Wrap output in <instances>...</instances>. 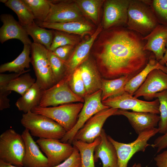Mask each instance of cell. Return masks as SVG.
I'll list each match as a JSON object with an SVG mask.
<instances>
[{
    "label": "cell",
    "instance_id": "cell-3",
    "mask_svg": "<svg viewBox=\"0 0 167 167\" xmlns=\"http://www.w3.org/2000/svg\"><path fill=\"white\" fill-rule=\"evenodd\" d=\"M20 122L32 135L39 138L60 140L66 132L62 126L51 118L31 111L23 114Z\"/></svg>",
    "mask_w": 167,
    "mask_h": 167
},
{
    "label": "cell",
    "instance_id": "cell-41",
    "mask_svg": "<svg viewBox=\"0 0 167 167\" xmlns=\"http://www.w3.org/2000/svg\"><path fill=\"white\" fill-rule=\"evenodd\" d=\"M74 46L71 45L61 46L57 48L53 52L58 57L66 62L74 50Z\"/></svg>",
    "mask_w": 167,
    "mask_h": 167
},
{
    "label": "cell",
    "instance_id": "cell-29",
    "mask_svg": "<svg viewBox=\"0 0 167 167\" xmlns=\"http://www.w3.org/2000/svg\"><path fill=\"white\" fill-rule=\"evenodd\" d=\"M33 42L41 44L50 50L53 39V30H47L38 25L34 21L24 27Z\"/></svg>",
    "mask_w": 167,
    "mask_h": 167
},
{
    "label": "cell",
    "instance_id": "cell-13",
    "mask_svg": "<svg viewBox=\"0 0 167 167\" xmlns=\"http://www.w3.org/2000/svg\"><path fill=\"white\" fill-rule=\"evenodd\" d=\"M86 20L74 1L53 0L49 13L45 22L64 23Z\"/></svg>",
    "mask_w": 167,
    "mask_h": 167
},
{
    "label": "cell",
    "instance_id": "cell-28",
    "mask_svg": "<svg viewBox=\"0 0 167 167\" xmlns=\"http://www.w3.org/2000/svg\"><path fill=\"white\" fill-rule=\"evenodd\" d=\"M101 140L100 136L91 143L74 139L71 144L78 150L80 156L81 167H95L94 152Z\"/></svg>",
    "mask_w": 167,
    "mask_h": 167
},
{
    "label": "cell",
    "instance_id": "cell-32",
    "mask_svg": "<svg viewBox=\"0 0 167 167\" xmlns=\"http://www.w3.org/2000/svg\"><path fill=\"white\" fill-rule=\"evenodd\" d=\"M32 14L36 21L45 22L50 10L53 0H22Z\"/></svg>",
    "mask_w": 167,
    "mask_h": 167
},
{
    "label": "cell",
    "instance_id": "cell-40",
    "mask_svg": "<svg viewBox=\"0 0 167 167\" xmlns=\"http://www.w3.org/2000/svg\"><path fill=\"white\" fill-rule=\"evenodd\" d=\"M74 151L67 159L54 167H81L80 155L78 149L75 146Z\"/></svg>",
    "mask_w": 167,
    "mask_h": 167
},
{
    "label": "cell",
    "instance_id": "cell-38",
    "mask_svg": "<svg viewBox=\"0 0 167 167\" xmlns=\"http://www.w3.org/2000/svg\"><path fill=\"white\" fill-rule=\"evenodd\" d=\"M151 7L159 24L167 25V0H143Z\"/></svg>",
    "mask_w": 167,
    "mask_h": 167
},
{
    "label": "cell",
    "instance_id": "cell-23",
    "mask_svg": "<svg viewBox=\"0 0 167 167\" xmlns=\"http://www.w3.org/2000/svg\"><path fill=\"white\" fill-rule=\"evenodd\" d=\"M78 67L84 84L87 95L101 90L102 79L93 62L87 59Z\"/></svg>",
    "mask_w": 167,
    "mask_h": 167
},
{
    "label": "cell",
    "instance_id": "cell-8",
    "mask_svg": "<svg viewBox=\"0 0 167 167\" xmlns=\"http://www.w3.org/2000/svg\"><path fill=\"white\" fill-rule=\"evenodd\" d=\"M68 77L65 76L50 88L43 90L39 106L46 107L58 106L74 102L84 103V98L74 93L68 84Z\"/></svg>",
    "mask_w": 167,
    "mask_h": 167
},
{
    "label": "cell",
    "instance_id": "cell-21",
    "mask_svg": "<svg viewBox=\"0 0 167 167\" xmlns=\"http://www.w3.org/2000/svg\"><path fill=\"white\" fill-rule=\"evenodd\" d=\"M101 140L94 152L95 162L100 159L102 167H118V156L115 147L109 140L105 130L102 129L100 135Z\"/></svg>",
    "mask_w": 167,
    "mask_h": 167
},
{
    "label": "cell",
    "instance_id": "cell-18",
    "mask_svg": "<svg viewBox=\"0 0 167 167\" xmlns=\"http://www.w3.org/2000/svg\"><path fill=\"white\" fill-rule=\"evenodd\" d=\"M114 115H122L126 117L138 135L147 130L155 128L160 120V116L156 113L130 112L122 109H118Z\"/></svg>",
    "mask_w": 167,
    "mask_h": 167
},
{
    "label": "cell",
    "instance_id": "cell-31",
    "mask_svg": "<svg viewBox=\"0 0 167 167\" xmlns=\"http://www.w3.org/2000/svg\"><path fill=\"white\" fill-rule=\"evenodd\" d=\"M5 5L16 13L19 22L24 27L34 22L32 14L22 0H7Z\"/></svg>",
    "mask_w": 167,
    "mask_h": 167
},
{
    "label": "cell",
    "instance_id": "cell-25",
    "mask_svg": "<svg viewBox=\"0 0 167 167\" xmlns=\"http://www.w3.org/2000/svg\"><path fill=\"white\" fill-rule=\"evenodd\" d=\"M43 90L36 82L16 101L15 105L18 109L26 113L34 107L39 105Z\"/></svg>",
    "mask_w": 167,
    "mask_h": 167
},
{
    "label": "cell",
    "instance_id": "cell-5",
    "mask_svg": "<svg viewBox=\"0 0 167 167\" xmlns=\"http://www.w3.org/2000/svg\"><path fill=\"white\" fill-rule=\"evenodd\" d=\"M83 105L84 103L79 102L50 107H43L38 105L33 108L31 111L51 118L67 132L71 130L76 123Z\"/></svg>",
    "mask_w": 167,
    "mask_h": 167
},
{
    "label": "cell",
    "instance_id": "cell-33",
    "mask_svg": "<svg viewBox=\"0 0 167 167\" xmlns=\"http://www.w3.org/2000/svg\"><path fill=\"white\" fill-rule=\"evenodd\" d=\"M30 69L19 73H15L10 74H0V110L10 108V100L7 96L11 92L7 90V87L9 82L12 80L18 77L21 75L28 72Z\"/></svg>",
    "mask_w": 167,
    "mask_h": 167
},
{
    "label": "cell",
    "instance_id": "cell-12",
    "mask_svg": "<svg viewBox=\"0 0 167 167\" xmlns=\"http://www.w3.org/2000/svg\"><path fill=\"white\" fill-rule=\"evenodd\" d=\"M36 142L45 154L49 167H54L64 161L74 149L71 143H62L58 139L39 138Z\"/></svg>",
    "mask_w": 167,
    "mask_h": 167
},
{
    "label": "cell",
    "instance_id": "cell-27",
    "mask_svg": "<svg viewBox=\"0 0 167 167\" xmlns=\"http://www.w3.org/2000/svg\"><path fill=\"white\" fill-rule=\"evenodd\" d=\"M30 49V45H24L22 51L17 58L12 61L0 65V73L6 71L19 73L25 71L26 68L29 69L31 62Z\"/></svg>",
    "mask_w": 167,
    "mask_h": 167
},
{
    "label": "cell",
    "instance_id": "cell-10",
    "mask_svg": "<svg viewBox=\"0 0 167 167\" xmlns=\"http://www.w3.org/2000/svg\"><path fill=\"white\" fill-rule=\"evenodd\" d=\"M101 93V90H100L85 96L83 106L79 114L76 123L71 130L66 132L60 140L61 142L71 144L77 132L90 118L99 112L110 108L102 103Z\"/></svg>",
    "mask_w": 167,
    "mask_h": 167
},
{
    "label": "cell",
    "instance_id": "cell-30",
    "mask_svg": "<svg viewBox=\"0 0 167 167\" xmlns=\"http://www.w3.org/2000/svg\"><path fill=\"white\" fill-rule=\"evenodd\" d=\"M104 0H76L74 2L86 16L95 24L99 20L101 8L104 4Z\"/></svg>",
    "mask_w": 167,
    "mask_h": 167
},
{
    "label": "cell",
    "instance_id": "cell-35",
    "mask_svg": "<svg viewBox=\"0 0 167 167\" xmlns=\"http://www.w3.org/2000/svg\"><path fill=\"white\" fill-rule=\"evenodd\" d=\"M48 57L54 85L65 75L66 62L58 57L53 51L49 50L48 51Z\"/></svg>",
    "mask_w": 167,
    "mask_h": 167
},
{
    "label": "cell",
    "instance_id": "cell-24",
    "mask_svg": "<svg viewBox=\"0 0 167 167\" xmlns=\"http://www.w3.org/2000/svg\"><path fill=\"white\" fill-rule=\"evenodd\" d=\"M155 69L161 70L167 73V67L161 65L157 61L152 53L146 66L127 83L125 87V91L133 95L145 81L149 73Z\"/></svg>",
    "mask_w": 167,
    "mask_h": 167
},
{
    "label": "cell",
    "instance_id": "cell-34",
    "mask_svg": "<svg viewBox=\"0 0 167 167\" xmlns=\"http://www.w3.org/2000/svg\"><path fill=\"white\" fill-rule=\"evenodd\" d=\"M36 82L35 79L33 78L29 73L27 72L11 80L7 86V90L15 92L22 96Z\"/></svg>",
    "mask_w": 167,
    "mask_h": 167
},
{
    "label": "cell",
    "instance_id": "cell-36",
    "mask_svg": "<svg viewBox=\"0 0 167 167\" xmlns=\"http://www.w3.org/2000/svg\"><path fill=\"white\" fill-rule=\"evenodd\" d=\"M53 39L50 51H53L60 46L71 45L75 46L79 39L74 34L57 30H53Z\"/></svg>",
    "mask_w": 167,
    "mask_h": 167
},
{
    "label": "cell",
    "instance_id": "cell-37",
    "mask_svg": "<svg viewBox=\"0 0 167 167\" xmlns=\"http://www.w3.org/2000/svg\"><path fill=\"white\" fill-rule=\"evenodd\" d=\"M154 97L157 98L159 102V133L164 134L167 131V90L156 93Z\"/></svg>",
    "mask_w": 167,
    "mask_h": 167
},
{
    "label": "cell",
    "instance_id": "cell-2",
    "mask_svg": "<svg viewBox=\"0 0 167 167\" xmlns=\"http://www.w3.org/2000/svg\"><path fill=\"white\" fill-rule=\"evenodd\" d=\"M159 24L151 7L144 0H130L128 10V28L144 37Z\"/></svg>",
    "mask_w": 167,
    "mask_h": 167
},
{
    "label": "cell",
    "instance_id": "cell-47",
    "mask_svg": "<svg viewBox=\"0 0 167 167\" xmlns=\"http://www.w3.org/2000/svg\"><path fill=\"white\" fill-rule=\"evenodd\" d=\"M137 167H141V165L140 163L137 164Z\"/></svg>",
    "mask_w": 167,
    "mask_h": 167
},
{
    "label": "cell",
    "instance_id": "cell-16",
    "mask_svg": "<svg viewBox=\"0 0 167 167\" xmlns=\"http://www.w3.org/2000/svg\"><path fill=\"white\" fill-rule=\"evenodd\" d=\"M0 19L3 25L0 28V41L3 44L8 40L16 39L24 45H31L32 42L26 30L19 21L9 14H3Z\"/></svg>",
    "mask_w": 167,
    "mask_h": 167
},
{
    "label": "cell",
    "instance_id": "cell-4",
    "mask_svg": "<svg viewBox=\"0 0 167 167\" xmlns=\"http://www.w3.org/2000/svg\"><path fill=\"white\" fill-rule=\"evenodd\" d=\"M25 146L22 135L14 129H8L0 135V160L23 167Z\"/></svg>",
    "mask_w": 167,
    "mask_h": 167
},
{
    "label": "cell",
    "instance_id": "cell-7",
    "mask_svg": "<svg viewBox=\"0 0 167 167\" xmlns=\"http://www.w3.org/2000/svg\"><path fill=\"white\" fill-rule=\"evenodd\" d=\"M159 132L158 128L147 130L139 134L135 141L129 143L119 142L107 135L108 139L113 145L117 152L118 167H127L128 163L133 155L137 152H144L148 146L151 145L148 143V141Z\"/></svg>",
    "mask_w": 167,
    "mask_h": 167
},
{
    "label": "cell",
    "instance_id": "cell-1",
    "mask_svg": "<svg viewBox=\"0 0 167 167\" xmlns=\"http://www.w3.org/2000/svg\"><path fill=\"white\" fill-rule=\"evenodd\" d=\"M97 43L96 57L108 79L135 76L146 66L152 52L144 50L143 36L126 27L105 30Z\"/></svg>",
    "mask_w": 167,
    "mask_h": 167
},
{
    "label": "cell",
    "instance_id": "cell-26",
    "mask_svg": "<svg viewBox=\"0 0 167 167\" xmlns=\"http://www.w3.org/2000/svg\"><path fill=\"white\" fill-rule=\"evenodd\" d=\"M134 76H126L113 79L102 80L101 98L102 101L107 99L120 95L125 91L127 83Z\"/></svg>",
    "mask_w": 167,
    "mask_h": 167
},
{
    "label": "cell",
    "instance_id": "cell-44",
    "mask_svg": "<svg viewBox=\"0 0 167 167\" xmlns=\"http://www.w3.org/2000/svg\"><path fill=\"white\" fill-rule=\"evenodd\" d=\"M166 50L164 56L163 60L159 62L162 65L165 66L167 67V42L166 45Z\"/></svg>",
    "mask_w": 167,
    "mask_h": 167
},
{
    "label": "cell",
    "instance_id": "cell-22",
    "mask_svg": "<svg viewBox=\"0 0 167 167\" xmlns=\"http://www.w3.org/2000/svg\"><path fill=\"white\" fill-rule=\"evenodd\" d=\"M39 26L44 28L65 32L74 35L84 36L92 32L93 27L86 20L64 23H51L36 21Z\"/></svg>",
    "mask_w": 167,
    "mask_h": 167
},
{
    "label": "cell",
    "instance_id": "cell-20",
    "mask_svg": "<svg viewBox=\"0 0 167 167\" xmlns=\"http://www.w3.org/2000/svg\"><path fill=\"white\" fill-rule=\"evenodd\" d=\"M21 135L25 146L23 167H49L47 158L41 152L29 131L25 129Z\"/></svg>",
    "mask_w": 167,
    "mask_h": 167
},
{
    "label": "cell",
    "instance_id": "cell-39",
    "mask_svg": "<svg viewBox=\"0 0 167 167\" xmlns=\"http://www.w3.org/2000/svg\"><path fill=\"white\" fill-rule=\"evenodd\" d=\"M68 77V84L72 91L78 96L84 98L87 95L85 88L80 69L77 68Z\"/></svg>",
    "mask_w": 167,
    "mask_h": 167
},
{
    "label": "cell",
    "instance_id": "cell-15",
    "mask_svg": "<svg viewBox=\"0 0 167 167\" xmlns=\"http://www.w3.org/2000/svg\"><path fill=\"white\" fill-rule=\"evenodd\" d=\"M167 90V73L155 69L148 74L145 81L133 95L137 98L143 96L146 100H152L154 95Z\"/></svg>",
    "mask_w": 167,
    "mask_h": 167
},
{
    "label": "cell",
    "instance_id": "cell-48",
    "mask_svg": "<svg viewBox=\"0 0 167 167\" xmlns=\"http://www.w3.org/2000/svg\"><path fill=\"white\" fill-rule=\"evenodd\" d=\"M131 167H137L136 163H135Z\"/></svg>",
    "mask_w": 167,
    "mask_h": 167
},
{
    "label": "cell",
    "instance_id": "cell-42",
    "mask_svg": "<svg viewBox=\"0 0 167 167\" xmlns=\"http://www.w3.org/2000/svg\"><path fill=\"white\" fill-rule=\"evenodd\" d=\"M151 146L153 148H157V153L167 147V131L163 135L156 139L154 143Z\"/></svg>",
    "mask_w": 167,
    "mask_h": 167
},
{
    "label": "cell",
    "instance_id": "cell-17",
    "mask_svg": "<svg viewBox=\"0 0 167 167\" xmlns=\"http://www.w3.org/2000/svg\"><path fill=\"white\" fill-rule=\"evenodd\" d=\"M102 28V25H99L89 38L79 44L74 49L69 58L66 62L65 76L71 74L83 62L87 59L91 49L96 39L101 32Z\"/></svg>",
    "mask_w": 167,
    "mask_h": 167
},
{
    "label": "cell",
    "instance_id": "cell-45",
    "mask_svg": "<svg viewBox=\"0 0 167 167\" xmlns=\"http://www.w3.org/2000/svg\"><path fill=\"white\" fill-rule=\"evenodd\" d=\"M0 167H19L8 164L0 160Z\"/></svg>",
    "mask_w": 167,
    "mask_h": 167
},
{
    "label": "cell",
    "instance_id": "cell-9",
    "mask_svg": "<svg viewBox=\"0 0 167 167\" xmlns=\"http://www.w3.org/2000/svg\"><path fill=\"white\" fill-rule=\"evenodd\" d=\"M105 105L110 108L133 111L160 114L158 99L152 101L140 100L125 92L115 96L109 97L102 101Z\"/></svg>",
    "mask_w": 167,
    "mask_h": 167
},
{
    "label": "cell",
    "instance_id": "cell-46",
    "mask_svg": "<svg viewBox=\"0 0 167 167\" xmlns=\"http://www.w3.org/2000/svg\"><path fill=\"white\" fill-rule=\"evenodd\" d=\"M7 0H0V2L4 3H6V2H7Z\"/></svg>",
    "mask_w": 167,
    "mask_h": 167
},
{
    "label": "cell",
    "instance_id": "cell-19",
    "mask_svg": "<svg viewBox=\"0 0 167 167\" xmlns=\"http://www.w3.org/2000/svg\"><path fill=\"white\" fill-rule=\"evenodd\" d=\"M142 39L146 41L144 49L153 53L158 62L162 61L166 50L167 25L159 24Z\"/></svg>",
    "mask_w": 167,
    "mask_h": 167
},
{
    "label": "cell",
    "instance_id": "cell-14",
    "mask_svg": "<svg viewBox=\"0 0 167 167\" xmlns=\"http://www.w3.org/2000/svg\"><path fill=\"white\" fill-rule=\"evenodd\" d=\"M118 109L109 108L102 110L94 114L78 131L74 139L87 143L93 142L100 136L107 119L110 116L114 115Z\"/></svg>",
    "mask_w": 167,
    "mask_h": 167
},
{
    "label": "cell",
    "instance_id": "cell-11",
    "mask_svg": "<svg viewBox=\"0 0 167 167\" xmlns=\"http://www.w3.org/2000/svg\"><path fill=\"white\" fill-rule=\"evenodd\" d=\"M130 1L105 0L102 25L105 30L118 27H126Z\"/></svg>",
    "mask_w": 167,
    "mask_h": 167
},
{
    "label": "cell",
    "instance_id": "cell-6",
    "mask_svg": "<svg viewBox=\"0 0 167 167\" xmlns=\"http://www.w3.org/2000/svg\"><path fill=\"white\" fill-rule=\"evenodd\" d=\"M30 46L31 63L36 77V82L42 90L48 89L54 85L48 50L43 45L33 42Z\"/></svg>",
    "mask_w": 167,
    "mask_h": 167
},
{
    "label": "cell",
    "instance_id": "cell-43",
    "mask_svg": "<svg viewBox=\"0 0 167 167\" xmlns=\"http://www.w3.org/2000/svg\"><path fill=\"white\" fill-rule=\"evenodd\" d=\"M154 159L158 167H167V150L157 155Z\"/></svg>",
    "mask_w": 167,
    "mask_h": 167
}]
</instances>
